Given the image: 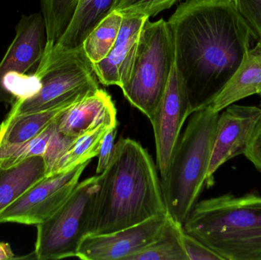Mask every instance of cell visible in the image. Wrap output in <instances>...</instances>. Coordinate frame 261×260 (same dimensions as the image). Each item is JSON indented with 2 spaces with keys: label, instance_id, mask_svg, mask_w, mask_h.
I'll return each instance as SVG.
<instances>
[{
  "label": "cell",
  "instance_id": "obj_14",
  "mask_svg": "<svg viewBox=\"0 0 261 260\" xmlns=\"http://www.w3.org/2000/svg\"><path fill=\"white\" fill-rule=\"evenodd\" d=\"M57 124L63 134L77 137L103 125H118L117 110L111 96L99 88L67 108Z\"/></svg>",
  "mask_w": 261,
  "mask_h": 260
},
{
  "label": "cell",
  "instance_id": "obj_30",
  "mask_svg": "<svg viewBox=\"0 0 261 260\" xmlns=\"http://www.w3.org/2000/svg\"><path fill=\"white\" fill-rule=\"evenodd\" d=\"M15 258L13 251L8 243L0 242V260H9Z\"/></svg>",
  "mask_w": 261,
  "mask_h": 260
},
{
  "label": "cell",
  "instance_id": "obj_13",
  "mask_svg": "<svg viewBox=\"0 0 261 260\" xmlns=\"http://www.w3.org/2000/svg\"><path fill=\"white\" fill-rule=\"evenodd\" d=\"M147 17L123 16L117 39L108 56L93 64L98 80L104 85L121 89L132 74L141 29Z\"/></svg>",
  "mask_w": 261,
  "mask_h": 260
},
{
  "label": "cell",
  "instance_id": "obj_16",
  "mask_svg": "<svg viewBox=\"0 0 261 260\" xmlns=\"http://www.w3.org/2000/svg\"><path fill=\"white\" fill-rule=\"evenodd\" d=\"M47 175L42 156H33L10 167L0 166V214Z\"/></svg>",
  "mask_w": 261,
  "mask_h": 260
},
{
  "label": "cell",
  "instance_id": "obj_27",
  "mask_svg": "<svg viewBox=\"0 0 261 260\" xmlns=\"http://www.w3.org/2000/svg\"><path fill=\"white\" fill-rule=\"evenodd\" d=\"M182 243L188 260H222V257L215 253L206 245L194 237L182 232Z\"/></svg>",
  "mask_w": 261,
  "mask_h": 260
},
{
  "label": "cell",
  "instance_id": "obj_18",
  "mask_svg": "<svg viewBox=\"0 0 261 260\" xmlns=\"http://www.w3.org/2000/svg\"><path fill=\"white\" fill-rule=\"evenodd\" d=\"M71 105L30 114L7 115L0 124V147L19 145L34 138Z\"/></svg>",
  "mask_w": 261,
  "mask_h": 260
},
{
  "label": "cell",
  "instance_id": "obj_2",
  "mask_svg": "<svg viewBox=\"0 0 261 260\" xmlns=\"http://www.w3.org/2000/svg\"><path fill=\"white\" fill-rule=\"evenodd\" d=\"M101 177L90 235H104L167 214L151 156L138 142L122 138Z\"/></svg>",
  "mask_w": 261,
  "mask_h": 260
},
{
  "label": "cell",
  "instance_id": "obj_26",
  "mask_svg": "<svg viewBox=\"0 0 261 260\" xmlns=\"http://www.w3.org/2000/svg\"><path fill=\"white\" fill-rule=\"evenodd\" d=\"M75 139L76 137H71L61 132L58 130V124H57V128L52 135L47 152L44 157L47 164V175L51 172L57 162L70 148Z\"/></svg>",
  "mask_w": 261,
  "mask_h": 260
},
{
  "label": "cell",
  "instance_id": "obj_17",
  "mask_svg": "<svg viewBox=\"0 0 261 260\" xmlns=\"http://www.w3.org/2000/svg\"><path fill=\"white\" fill-rule=\"evenodd\" d=\"M116 1L78 0L71 21L56 44L67 48H74L82 45L87 35L113 12Z\"/></svg>",
  "mask_w": 261,
  "mask_h": 260
},
{
  "label": "cell",
  "instance_id": "obj_25",
  "mask_svg": "<svg viewBox=\"0 0 261 260\" xmlns=\"http://www.w3.org/2000/svg\"><path fill=\"white\" fill-rule=\"evenodd\" d=\"M261 45V0H233Z\"/></svg>",
  "mask_w": 261,
  "mask_h": 260
},
{
  "label": "cell",
  "instance_id": "obj_31",
  "mask_svg": "<svg viewBox=\"0 0 261 260\" xmlns=\"http://www.w3.org/2000/svg\"><path fill=\"white\" fill-rule=\"evenodd\" d=\"M259 96H260V98H261V91L260 92V93H259ZM260 106H261V99H260Z\"/></svg>",
  "mask_w": 261,
  "mask_h": 260
},
{
  "label": "cell",
  "instance_id": "obj_22",
  "mask_svg": "<svg viewBox=\"0 0 261 260\" xmlns=\"http://www.w3.org/2000/svg\"><path fill=\"white\" fill-rule=\"evenodd\" d=\"M41 3L47 33L45 48H49L58 42L65 32L78 0H41Z\"/></svg>",
  "mask_w": 261,
  "mask_h": 260
},
{
  "label": "cell",
  "instance_id": "obj_28",
  "mask_svg": "<svg viewBox=\"0 0 261 260\" xmlns=\"http://www.w3.org/2000/svg\"><path fill=\"white\" fill-rule=\"evenodd\" d=\"M117 126L118 125H115V126L110 127L102 138L99 154H98V163L96 167L97 175L102 174L107 169L113 159L115 146H116L115 140L117 134Z\"/></svg>",
  "mask_w": 261,
  "mask_h": 260
},
{
  "label": "cell",
  "instance_id": "obj_5",
  "mask_svg": "<svg viewBox=\"0 0 261 260\" xmlns=\"http://www.w3.org/2000/svg\"><path fill=\"white\" fill-rule=\"evenodd\" d=\"M34 74L39 81V90L31 97L13 104L8 115L71 105L100 88L93 64L82 45L67 48L55 44L45 48Z\"/></svg>",
  "mask_w": 261,
  "mask_h": 260
},
{
  "label": "cell",
  "instance_id": "obj_3",
  "mask_svg": "<svg viewBox=\"0 0 261 260\" xmlns=\"http://www.w3.org/2000/svg\"><path fill=\"white\" fill-rule=\"evenodd\" d=\"M184 228L222 260H261V195L224 194L198 201Z\"/></svg>",
  "mask_w": 261,
  "mask_h": 260
},
{
  "label": "cell",
  "instance_id": "obj_4",
  "mask_svg": "<svg viewBox=\"0 0 261 260\" xmlns=\"http://www.w3.org/2000/svg\"><path fill=\"white\" fill-rule=\"evenodd\" d=\"M219 114L208 106L190 115L161 179L167 213L182 226L206 184Z\"/></svg>",
  "mask_w": 261,
  "mask_h": 260
},
{
  "label": "cell",
  "instance_id": "obj_12",
  "mask_svg": "<svg viewBox=\"0 0 261 260\" xmlns=\"http://www.w3.org/2000/svg\"><path fill=\"white\" fill-rule=\"evenodd\" d=\"M167 218L168 214H164L117 232L88 235L81 242L76 257L84 260H127L159 236Z\"/></svg>",
  "mask_w": 261,
  "mask_h": 260
},
{
  "label": "cell",
  "instance_id": "obj_11",
  "mask_svg": "<svg viewBox=\"0 0 261 260\" xmlns=\"http://www.w3.org/2000/svg\"><path fill=\"white\" fill-rule=\"evenodd\" d=\"M222 111L218 118L207 174L208 187L214 184L215 174L222 165L234 157L245 155L261 116V108L258 107L234 103Z\"/></svg>",
  "mask_w": 261,
  "mask_h": 260
},
{
  "label": "cell",
  "instance_id": "obj_21",
  "mask_svg": "<svg viewBox=\"0 0 261 260\" xmlns=\"http://www.w3.org/2000/svg\"><path fill=\"white\" fill-rule=\"evenodd\" d=\"M110 128L103 125L76 137L49 174L69 170L98 157L102 138Z\"/></svg>",
  "mask_w": 261,
  "mask_h": 260
},
{
  "label": "cell",
  "instance_id": "obj_10",
  "mask_svg": "<svg viewBox=\"0 0 261 260\" xmlns=\"http://www.w3.org/2000/svg\"><path fill=\"white\" fill-rule=\"evenodd\" d=\"M193 113L185 85L174 63L165 91L150 121L154 134L156 167L161 179L170 167L182 127Z\"/></svg>",
  "mask_w": 261,
  "mask_h": 260
},
{
  "label": "cell",
  "instance_id": "obj_29",
  "mask_svg": "<svg viewBox=\"0 0 261 260\" xmlns=\"http://www.w3.org/2000/svg\"><path fill=\"white\" fill-rule=\"evenodd\" d=\"M245 156L261 174V116L245 151Z\"/></svg>",
  "mask_w": 261,
  "mask_h": 260
},
{
  "label": "cell",
  "instance_id": "obj_23",
  "mask_svg": "<svg viewBox=\"0 0 261 260\" xmlns=\"http://www.w3.org/2000/svg\"><path fill=\"white\" fill-rule=\"evenodd\" d=\"M57 119L36 137L28 141L19 145L0 147V166L10 167L33 156L44 157L57 128Z\"/></svg>",
  "mask_w": 261,
  "mask_h": 260
},
{
  "label": "cell",
  "instance_id": "obj_9",
  "mask_svg": "<svg viewBox=\"0 0 261 260\" xmlns=\"http://www.w3.org/2000/svg\"><path fill=\"white\" fill-rule=\"evenodd\" d=\"M90 162L46 176L0 214V223L36 226L47 221L68 199Z\"/></svg>",
  "mask_w": 261,
  "mask_h": 260
},
{
  "label": "cell",
  "instance_id": "obj_1",
  "mask_svg": "<svg viewBox=\"0 0 261 260\" xmlns=\"http://www.w3.org/2000/svg\"><path fill=\"white\" fill-rule=\"evenodd\" d=\"M167 21L193 112L203 109L242 66L254 33L233 0H187Z\"/></svg>",
  "mask_w": 261,
  "mask_h": 260
},
{
  "label": "cell",
  "instance_id": "obj_6",
  "mask_svg": "<svg viewBox=\"0 0 261 260\" xmlns=\"http://www.w3.org/2000/svg\"><path fill=\"white\" fill-rule=\"evenodd\" d=\"M174 48L168 23L165 20H146L138 40L132 74L122 87L130 105L151 121L161 100L172 67Z\"/></svg>",
  "mask_w": 261,
  "mask_h": 260
},
{
  "label": "cell",
  "instance_id": "obj_8",
  "mask_svg": "<svg viewBox=\"0 0 261 260\" xmlns=\"http://www.w3.org/2000/svg\"><path fill=\"white\" fill-rule=\"evenodd\" d=\"M47 44L45 21L41 12L21 15L15 36L0 62V102L13 105L38 90L34 73Z\"/></svg>",
  "mask_w": 261,
  "mask_h": 260
},
{
  "label": "cell",
  "instance_id": "obj_24",
  "mask_svg": "<svg viewBox=\"0 0 261 260\" xmlns=\"http://www.w3.org/2000/svg\"><path fill=\"white\" fill-rule=\"evenodd\" d=\"M179 0H116L113 11L123 16H155Z\"/></svg>",
  "mask_w": 261,
  "mask_h": 260
},
{
  "label": "cell",
  "instance_id": "obj_19",
  "mask_svg": "<svg viewBox=\"0 0 261 260\" xmlns=\"http://www.w3.org/2000/svg\"><path fill=\"white\" fill-rule=\"evenodd\" d=\"M184 226L168 215L159 236L127 260H188L182 243Z\"/></svg>",
  "mask_w": 261,
  "mask_h": 260
},
{
  "label": "cell",
  "instance_id": "obj_7",
  "mask_svg": "<svg viewBox=\"0 0 261 260\" xmlns=\"http://www.w3.org/2000/svg\"><path fill=\"white\" fill-rule=\"evenodd\" d=\"M100 185V175L78 183L65 203L49 219L36 225L35 259L76 257L81 242L90 235Z\"/></svg>",
  "mask_w": 261,
  "mask_h": 260
},
{
  "label": "cell",
  "instance_id": "obj_20",
  "mask_svg": "<svg viewBox=\"0 0 261 260\" xmlns=\"http://www.w3.org/2000/svg\"><path fill=\"white\" fill-rule=\"evenodd\" d=\"M122 21L123 15L113 11L87 35L82 47L92 64H97L108 56L117 39Z\"/></svg>",
  "mask_w": 261,
  "mask_h": 260
},
{
  "label": "cell",
  "instance_id": "obj_15",
  "mask_svg": "<svg viewBox=\"0 0 261 260\" xmlns=\"http://www.w3.org/2000/svg\"><path fill=\"white\" fill-rule=\"evenodd\" d=\"M261 91V45L259 43L248 52L242 66L210 105L216 112Z\"/></svg>",
  "mask_w": 261,
  "mask_h": 260
}]
</instances>
